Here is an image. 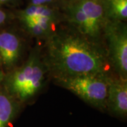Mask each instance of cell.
Masks as SVG:
<instances>
[{"mask_svg": "<svg viewBox=\"0 0 127 127\" xmlns=\"http://www.w3.org/2000/svg\"><path fill=\"white\" fill-rule=\"evenodd\" d=\"M43 59L55 79L82 75L109 74L106 49L73 28L59 29L45 40Z\"/></svg>", "mask_w": 127, "mask_h": 127, "instance_id": "cell-1", "label": "cell"}, {"mask_svg": "<svg viewBox=\"0 0 127 127\" xmlns=\"http://www.w3.org/2000/svg\"><path fill=\"white\" fill-rule=\"evenodd\" d=\"M48 73L40 51L35 49L21 65L5 73L1 85L9 95L23 105L40 93Z\"/></svg>", "mask_w": 127, "mask_h": 127, "instance_id": "cell-2", "label": "cell"}, {"mask_svg": "<svg viewBox=\"0 0 127 127\" xmlns=\"http://www.w3.org/2000/svg\"><path fill=\"white\" fill-rule=\"evenodd\" d=\"M66 16L72 28L101 43L104 26L108 21L102 0H77L67 7Z\"/></svg>", "mask_w": 127, "mask_h": 127, "instance_id": "cell-3", "label": "cell"}, {"mask_svg": "<svg viewBox=\"0 0 127 127\" xmlns=\"http://www.w3.org/2000/svg\"><path fill=\"white\" fill-rule=\"evenodd\" d=\"M109 76V74L82 75L55 81L57 84L77 95L87 104L105 112Z\"/></svg>", "mask_w": 127, "mask_h": 127, "instance_id": "cell-4", "label": "cell"}, {"mask_svg": "<svg viewBox=\"0 0 127 127\" xmlns=\"http://www.w3.org/2000/svg\"><path fill=\"white\" fill-rule=\"evenodd\" d=\"M111 67L117 76L127 80V27L124 21L108 20L103 32Z\"/></svg>", "mask_w": 127, "mask_h": 127, "instance_id": "cell-5", "label": "cell"}, {"mask_svg": "<svg viewBox=\"0 0 127 127\" xmlns=\"http://www.w3.org/2000/svg\"><path fill=\"white\" fill-rule=\"evenodd\" d=\"M23 51V40L17 32L12 30L0 31V63L5 73L18 66Z\"/></svg>", "mask_w": 127, "mask_h": 127, "instance_id": "cell-6", "label": "cell"}, {"mask_svg": "<svg viewBox=\"0 0 127 127\" xmlns=\"http://www.w3.org/2000/svg\"><path fill=\"white\" fill-rule=\"evenodd\" d=\"M106 111L117 118H127V80L109 76Z\"/></svg>", "mask_w": 127, "mask_h": 127, "instance_id": "cell-7", "label": "cell"}, {"mask_svg": "<svg viewBox=\"0 0 127 127\" xmlns=\"http://www.w3.org/2000/svg\"><path fill=\"white\" fill-rule=\"evenodd\" d=\"M57 16H42L22 23L23 28L28 35L38 39L47 40L57 30Z\"/></svg>", "mask_w": 127, "mask_h": 127, "instance_id": "cell-8", "label": "cell"}, {"mask_svg": "<svg viewBox=\"0 0 127 127\" xmlns=\"http://www.w3.org/2000/svg\"><path fill=\"white\" fill-rule=\"evenodd\" d=\"M21 106L4 89H0V127H10Z\"/></svg>", "mask_w": 127, "mask_h": 127, "instance_id": "cell-9", "label": "cell"}, {"mask_svg": "<svg viewBox=\"0 0 127 127\" xmlns=\"http://www.w3.org/2000/svg\"><path fill=\"white\" fill-rule=\"evenodd\" d=\"M107 3L104 8L108 20L124 22L127 20V0H109Z\"/></svg>", "mask_w": 127, "mask_h": 127, "instance_id": "cell-10", "label": "cell"}, {"mask_svg": "<svg viewBox=\"0 0 127 127\" xmlns=\"http://www.w3.org/2000/svg\"><path fill=\"white\" fill-rule=\"evenodd\" d=\"M19 19L21 23L31 20L33 18L47 16L57 17V14L53 9L47 5H31L28 8L21 11L19 14Z\"/></svg>", "mask_w": 127, "mask_h": 127, "instance_id": "cell-11", "label": "cell"}, {"mask_svg": "<svg viewBox=\"0 0 127 127\" xmlns=\"http://www.w3.org/2000/svg\"><path fill=\"white\" fill-rule=\"evenodd\" d=\"M7 21H8V14L4 11L0 9V27L6 23Z\"/></svg>", "mask_w": 127, "mask_h": 127, "instance_id": "cell-12", "label": "cell"}, {"mask_svg": "<svg viewBox=\"0 0 127 127\" xmlns=\"http://www.w3.org/2000/svg\"><path fill=\"white\" fill-rule=\"evenodd\" d=\"M53 0H31L32 5H47L50 4Z\"/></svg>", "mask_w": 127, "mask_h": 127, "instance_id": "cell-13", "label": "cell"}, {"mask_svg": "<svg viewBox=\"0 0 127 127\" xmlns=\"http://www.w3.org/2000/svg\"><path fill=\"white\" fill-rule=\"evenodd\" d=\"M4 74L5 73L4 71V69L2 68V66L0 63V86L2 84V81H3V78H4Z\"/></svg>", "mask_w": 127, "mask_h": 127, "instance_id": "cell-14", "label": "cell"}, {"mask_svg": "<svg viewBox=\"0 0 127 127\" xmlns=\"http://www.w3.org/2000/svg\"><path fill=\"white\" fill-rule=\"evenodd\" d=\"M14 0H0V3H6V2H10Z\"/></svg>", "mask_w": 127, "mask_h": 127, "instance_id": "cell-15", "label": "cell"}]
</instances>
